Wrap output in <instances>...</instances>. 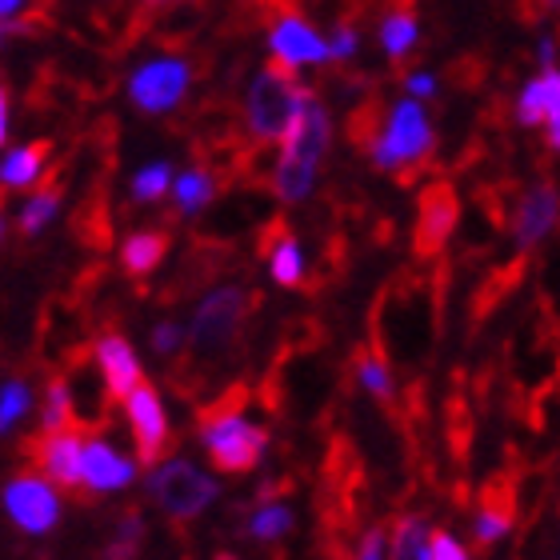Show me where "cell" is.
Wrapping results in <instances>:
<instances>
[{
  "mask_svg": "<svg viewBox=\"0 0 560 560\" xmlns=\"http://www.w3.org/2000/svg\"><path fill=\"white\" fill-rule=\"evenodd\" d=\"M424 560H472V552H468L453 533H432L429 557Z\"/></svg>",
  "mask_w": 560,
  "mask_h": 560,
  "instance_id": "1f68e13d",
  "label": "cell"
},
{
  "mask_svg": "<svg viewBox=\"0 0 560 560\" xmlns=\"http://www.w3.org/2000/svg\"><path fill=\"white\" fill-rule=\"evenodd\" d=\"M560 120V69H540L537 81L525 84V93L516 96V125L525 129H549Z\"/></svg>",
  "mask_w": 560,
  "mask_h": 560,
  "instance_id": "2e32d148",
  "label": "cell"
},
{
  "mask_svg": "<svg viewBox=\"0 0 560 560\" xmlns=\"http://www.w3.org/2000/svg\"><path fill=\"white\" fill-rule=\"evenodd\" d=\"M292 533V509L284 501H265L257 513L248 516V537L257 540H280Z\"/></svg>",
  "mask_w": 560,
  "mask_h": 560,
  "instance_id": "d4e9b609",
  "label": "cell"
},
{
  "mask_svg": "<svg viewBox=\"0 0 560 560\" xmlns=\"http://www.w3.org/2000/svg\"><path fill=\"white\" fill-rule=\"evenodd\" d=\"M77 424V409H72V393L65 376H52L45 393V412H40V432H57Z\"/></svg>",
  "mask_w": 560,
  "mask_h": 560,
  "instance_id": "603a6c76",
  "label": "cell"
},
{
  "mask_svg": "<svg viewBox=\"0 0 560 560\" xmlns=\"http://www.w3.org/2000/svg\"><path fill=\"white\" fill-rule=\"evenodd\" d=\"M328 144H332V120H328L325 105L308 96L301 108V117L292 125V132L284 137L277 164H272V192L284 205H301L308 200L316 185V168L325 161Z\"/></svg>",
  "mask_w": 560,
  "mask_h": 560,
  "instance_id": "6da1fadb",
  "label": "cell"
},
{
  "mask_svg": "<svg viewBox=\"0 0 560 560\" xmlns=\"http://www.w3.org/2000/svg\"><path fill=\"white\" fill-rule=\"evenodd\" d=\"M509 528H513V509L509 504H480V513L472 516V537L485 549L509 537Z\"/></svg>",
  "mask_w": 560,
  "mask_h": 560,
  "instance_id": "484cf974",
  "label": "cell"
},
{
  "mask_svg": "<svg viewBox=\"0 0 560 560\" xmlns=\"http://www.w3.org/2000/svg\"><path fill=\"white\" fill-rule=\"evenodd\" d=\"M269 48H272V57L284 60V65H292V69H304V65H325V60H332V52H328V40L316 33L313 24L304 21L292 4H284V9L272 12Z\"/></svg>",
  "mask_w": 560,
  "mask_h": 560,
  "instance_id": "9c48e42d",
  "label": "cell"
},
{
  "mask_svg": "<svg viewBox=\"0 0 560 560\" xmlns=\"http://www.w3.org/2000/svg\"><path fill=\"white\" fill-rule=\"evenodd\" d=\"M48 152H52V144H48V140H36V144H24V149L9 152V156L0 161V188L36 185V180L45 176Z\"/></svg>",
  "mask_w": 560,
  "mask_h": 560,
  "instance_id": "ac0fdd59",
  "label": "cell"
},
{
  "mask_svg": "<svg viewBox=\"0 0 560 560\" xmlns=\"http://www.w3.org/2000/svg\"><path fill=\"white\" fill-rule=\"evenodd\" d=\"M24 12L40 16V12H48V0H0V21H16Z\"/></svg>",
  "mask_w": 560,
  "mask_h": 560,
  "instance_id": "836d02e7",
  "label": "cell"
},
{
  "mask_svg": "<svg viewBox=\"0 0 560 560\" xmlns=\"http://www.w3.org/2000/svg\"><path fill=\"white\" fill-rule=\"evenodd\" d=\"M57 209H60V185H57V180H52V185H45V188H36L33 197L24 200V209H21V233L36 236L48 221H52V217H57Z\"/></svg>",
  "mask_w": 560,
  "mask_h": 560,
  "instance_id": "cb8c5ba5",
  "label": "cell"
},
{
  "mask_svg": "<svg viewBox=\"0 0 560 560\" xmlns=\"http://www.w3.org/2000/svg\"><path fill=\"white\" fill-rule=\"evenodd\" d=\"M188 84H192V65L185 57H156L132 72L129 96L140 113H173L185 101Z\"/></svg>",
  "mask_w": 560,
  "mask_h": 560,
  "instance_id": "52a82bcc",
  "label": "cell"
},
{
  "mask_svg": "<svg viewBox=\"0 0 560 560\" xmlns=\"http://www.w3.org/2000/svg\"><path fill=\"white\" fill-rule=\"evenodd\" d=\"M168 188H173V173H168V164L152 161V164H144L137 176H132L129 192H132V200H137V205H152V200H161Z\"/></svg>",
  "mask_w": 560,
  "mask_h": 560,
  "instance_id": "f1b7e54d",
  "label": "cell"
},
{
  "mask_svg": "<svg viewBox=\"0 0 560 560\" xmlns=\"http://www.w3.org/2000/svg\"><path fill=\"white\" fill-rule=\"evenodd\" d=\"M149 492L156 497V504H161V513L168 521L185 525V521H197L221 497V485L209 472H200L197 465H188V460H168V465H152Z\"/></svg>",
  "mask_w": 560,
  "mask_h": 560,
  "instance_id": "8992f818",
  "label": "cell"
},
{
  "mask_svg": "<svg viewBox=\"0 0 560 560\" xmlns=\"http://www.w3.org/2000/svg\"><path fill=\"white\" fill-rule=\"evenodd\" d=\"M164 253H168V233H156V229H140V233H132L125 245H120V265H125V272L129 277H149V272H156V265L164 260Z\"/></svg>",
  "mask_w": 560,
  "mask_h": 560,
  "instance_id": "d6986e66",
  "label": "cell"
},
{
  "mask_svg": "<svg viewBox=\"0 0 560 560\" xmlns=\"http://www.w3.org/2000/svg\"><path fill=\"white\" fill-rule=\"evenodd\" d=\"M200 441L221 472H253L269 453V429L241 417V409L200 412Z\"/></svg>",
  "mask_w": 560,
  "mask_h": 560,
  "instance_id": "5b68a950",
  "label": "cell"
},
{
  "mask_svg": "<svg viewBox=\"0 0 560 560\" xmlns=\"http://www.w3.org/2000/svg\"><path fill=\"white\" fill-rule=\"evenodd\" d=\"M0 236H4V221H0Z\"/></svg>",
  "mask_w": 560,
  "mask_h": 560,
  "instance_id": "74e56055",
  "label": "cell"
},
{
  "mask_svg": "<svg viewBox=\"0 0 560 560\" xmlns=\"http://www.w3.org/2000/svg\"><path fill=\"white\" fill-rule=\"evenodd\" d=\"M28 409H33V388L24 381H9L0 388V432H9L16 420L28 417Z\"/></svg>",
  "mask_w": 560,
  "mask_h": 560,
  "instance_id": "f546056e",
  "label": "cell"
},
{
  "mask_svg": "<svg viewBox=\"0 0 560 560\" xmlns=\"http://www.w3.org/2000/svg\"><path fill=\"white\" fill-rule=\"evenodd\" d=\"M9 137V89L0 84V144Z\"/></svg>",
  "mask_w": 560,
  "mask_h": 560,
  "instance_id": "8d00e7d4",
  "label": "cell"
},
{
  "mask_svg": "<svg viewBox=\"0 0 560 560\" xmlns=\"http://www.w3.org/2000/svg\"><path fill=\"white\" fill-rule=\"evenodd\" d=\"M400 77H405V89H409L412 96H432L436 93V77H432V72H400Z\"/></svg>",
  "mask_w": 560,
  "mask_h": 560,
  "instance_id": "e575fe53",
  "label": "cell"
},
{
  "mask_svg": "<svg viewBox=\"0 0 560 560\" xmlns=\"http://www.w3.org/2000/svg\"><path fill=\"white\" fill-rule=\"evenodd\" d=\"M137 477V465L125 460L120 453H113V444L93 436L84 444V489L89 492H117L129 489Z\"/></svg>",
  "mask_w": 560,
  "mask_h": 560,
  "instance_id": "5bb4252c",
  "label": "cell"
},
{
  "mask_svg": "<svg viewBox=\"0 0 560 560\" xmlns=\"http://www.w3.org/2000/svg\"><path fill=\"white\" fill-rule=\"evenodd\" d=\"M125 412H129V429H132V441H137V460L140 465H156L168 453V444H173L161 393L149 381H140L129 397H125Z\"/></svg>",
  "mask_w": 560,
  "mask_h": 560,
  "instance_id": "30bf717a",
  "label": "cell"
},
{
  "mask_svg": "<svg viewBox=\"0 0 560 560\" xmlns=\"http://www.w3.org/2000/svg\"><path fill=\"white\" fill-rule=\"evenodd\" d=\"M4 513L28 537H40V533H48L60 521V501L40 477H16L4 485Z\"/></svg>",
  "mask_w": 560,
  "mask_h": 560,
  "instance_id": "7c38bea8",
  "label": "cell"
},
{
  "mask_svg": "<svg viewBox=\"0 0 560 560\" xmlns=\"http://www.w3.org/2000/svg\"><path fill=\"white\" fill-rule=\"evenodd\" d=\"M560 221V192L552 180H537V185H528L513 205V236H516V248L528 253V248H537L545 236L557 229Z\"/></svg>",
  "mask_w": 560,
  "mask_h": 560,
  "instance_id": "4fadbf2b",
  "label": "cell"
},
{
  "mask_svg": "<svg viewBox=\"0 0 560 560\" xmlns=\"http://www.w3.org/2000/svg\"><path fill=\"white\" fill-rule=\"evenodd\" d=\"M308 89L296 81L292 65L272 57L265 69L253 77L245 93V129L257 144H277L292 132L296 117H301L304 101H308Z\"/></svg>",
  "mask_w": 560,
  "mask_h": 560,
  "instance_id": "7a4b0ae2",
  "label": "cell"
},
{
  "mask_svg": "<svg viewBox=\"0 0 560 560\" xmlns=\"http://www.w3.org/2000/svg\"><path fill=\"white\" fill-rule=\"evenodd\" d=\"M81 424L57 432H40L24 453L48 480H57L60 489L81 492L84 489V436Z\"/></svg>",
  "mask_w": 560,
  "mask_h": 560,
  "instance_id": "ba28073f",
  "label": "cell"
},
{
  "mask_svg": "<svg viewBox=\"0 0 560 560\" xmlns=\"http://www.w3.org/2000/svg\"><path fill=\"white\" fill-rule=\"evenodd\" d=\"M417 40H420V28H417V16H412L409 9H393L385 21H381V45H385L388 60H393L397 69L409 60Z\"/></svg>",
  "mask_w": 560,
  "mask_h": 560,
  "instance_id": "ffe728a7",
  "label": "cell"
},
{
  "mask_svg": "<svg viewBox=\"0 0 560 560\" xmlns=\"http://www.w3.org/2000/svg\"><path fill=\"white\" fill-rule=\"evenodd\" d=\"M357 45H361L357 21H345V16H340V21L332 24V36H328V52H332V60H352L357 57Z\"/></svg>",
  "mask_w": 560,
  "mask_h": 560,
  "instance_id": "4dcf8cb0",
  "label": "cell"
},
{
  "mask_svg": "<svg viewBox=\"0 0 560 560\" xmlns=\"http://www.w3.org/2000/svg\"><path fill=\"white\" fill-rule=\"evenodd\" d=\"M140 545H144V521H140V513H125L117 525V537L101 549V560H132Z\"/></svg>",
  "mask_w": 560,
  "mask_h": 560,
  "instance_id": "4316f807",
  "label": "cell"
},
{
  "mask_svg": "<svg viewBox=\"0 0 560 560\" xmlns=\"http://www.w3.org/2000/svg\"><path fill=\"white\" fill-rule=\"evenodd\" d=\"M149 4H164V0H149Z\"/></svg>",
  "mask_w": 560,
  "mask_h": 560,
  "instance_id": "f35d334b",
  "label": "cell"
},
{
  "mask_svg": "<svg viewBox=\"0 0 560 560\" xmlns=\"http://www.w3.org/2000/svg\"><path fill=\"white\" fill-rule=\"evenodd\" d=\"M257 308V292H245L236 284H224V289H212L205 301L197 304V316H192V328H188V357L200 364H212L229 357L241 340V328H245L248 313Z\"/></svg>",
  "mask_w": 560,
  "mask_h": 560,
  "instance_id": "3957f363",
  "label": "cell"
},
{
  "mask_svg": "<svg viewBox=\"0 0 560 560\" xmlns=\"http://www.w3.org/2000/svg\"><path fill=\"white\" fill-rule=\"evenodd\" d=\"M432 144H436V137H432L429 117L420 113V105L409 96V101H397V105L388 108L385 132L376 137L369 156L376 161V168L397 173L405 185H412L429 168Z\"/></svg>",
  "mask_w": 560,
  "mask_h": 560,
  "instance_id": "277c9868",
  "label": "cell"
},
{
  "mask_svg": "<svg viewBox=\"0 0 560 560\" xmlns=\"http://www.w3.org/2000/svg\"><path fill=\"white\" fill-rule=\"evenodd\" d=\"M180 345H185V328H180V325L164 320V325L152 328V352H164V357H173Z\"/></svg>",
  "mask_w": 560,
  "mask_h": 560,
  "instance_id": "d6a6232c",
  "label": "cell"
},
{
  "mask_svg": "<svg viewBox=\"0 0 560 560\" xmlns=\"http://www.w3.org/2000/svg\"><path fill=\"white\" fill-rule=\"evenodd\" d=\"M429 545H432L429 516L409 513V516H400L397 528H393L388 552H393V560H424V557H429Z\"/></svg>",
  "mask_w": 560,
  "mask_h": 560,
  "instance_id": "44dd1931",
  "label": "cell"
},
{
  "mask_svg": "<svg viewBox=\"0 0 560 560\" xmlns=\"http://www.w3.org/2000/svg\"><path fill=\"white\" fill-rule=\"evenodd\" d=\"M260 253L269 257L272 280L280 289H301L304 284V253L296 245V236L289 233V224L272 221L260 236Z\"/></svg>",
  "mask_w": 560,
  "mask_h": 560,
  "instance_id": "e0dca14e",
  "label": "cell"
},
{
  "mask_svg": "<svg viewBox=\"0 0 560 560\" xmlns=\"http://www.w3.org/2000/svg\"><path fill=\"white\" fill-rule=\"evenodd\" d=\"M357 560H385V533H381V528H373V533H364Z\"/></svg>",
  "mask_w": 560,
  "mask_h": 560,
  "instance_id": "d590c367",
  "label": "cell"
},
{
  "mask_svg": "<svg viewBox=\"0 0 560 560\" xmlns=\"http://www.w3.org/2000/svg\"><path fill=\"white\" fill-rule=\"evenodd\" d=\"M456 221H460V197H456V188L448 185V180H432V185L420 192L417 236H412V245H417L420 257H436V253L448 245Z\"/></svg>",
  "mask_w": 560,
  "mask_h": 560,
  "instance_id": "8fae6325",
  "label": "cell"
},
{
  "mask_svg": "<svg viewBox=\"0 0 560 560\" xmlns=\"http://www.w3.org/2000/svg\"><path fill=\"white\" fill-rule=\"evenodd\" d=\"M217 185H221V180H217L209 168H188V173H180L173 180L176 212H180V217H192V212H200L212 197H217Z\"/></svg>",
  "mask_w": 560,
  "mask_h": 560,
  "instance_id": "7402d4cb",
  "label": "cell"
},
{
  "mask_svg": "<svg viewBox=\"0 0 560 560\" xmlns=\"http://www.w3.org/2000/svg\"><path fill=\"white\" fill-rule=\"evenodd\" d=\"M96 364H101V373H105L108 388H113L117 400H125L144 381L137 352H132V345L120 332H105V337L96 340Z\"/></svg>",
  "mask_w": 560,
  "mask_h": 560,
  "instance_id": "9a60e30c",
  "label": "cell"
},
{
  "mask_svg": "<svg viewBox=\"0 0 560 560\" xmlns=\"http://www.w3.org/2000/svg\"><path fill=\"white\" fill-rule=\"evenodd\" d=\"M357 381L369 397L376 400H393V373H388L385 357H376V352H361L357 357Z\"/></svg>",
  "mask_w": 560,
  "mask_h": 560,
  "instance_id": "83f0119b",
  "label": "cell"
}]
</instances>
